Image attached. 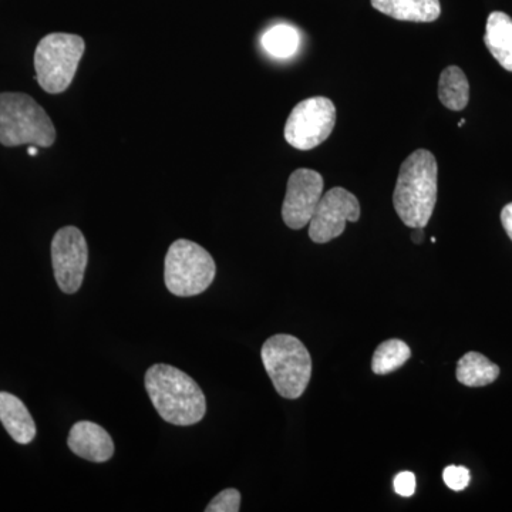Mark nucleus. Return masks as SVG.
<instances>
[{
	"label": "nucleus",
	"mask_w": 512,
	"mask_h": 512,
	"mask_svg": "<svg viewBox=\"0 0 512 512\" xmlns=\"http://www.w3.org/2000/svg\"><path fill=\"white\" fill-rule=\"evenodd\" d=\"M262 363L284 399H299L311 382L312 359L305 345L291 335L271 336L261 350Z\"/></svg>",
	"instance_id": "4"
},
{
	"label": "nucleus",
	"mask_w": 512,
	"mask_h": 512,
	"mask_svg": "<svg viewBox=\"0 0 512 512\" xmlns=\"http://www.w3.org/2000/svg\"><path fill=\"white\" fill-rule=\"evenodd\" d=\"M336 126V107L328 97L316 96L293 107L285 124L289 146L309 151L328 140Z\"/></svg>",
	"instance_id": "7"
},
{
	"label": "nucleus",
	"mask_w": 512,
	"mask_h": 512,
	"mask_svg": "<svg viewBox=\"0 0 512 512\" xmlns=\"http://www.w3.org/2000/svg\"><path fill=\"white\" fill-rule=\"evenodd\" d=\"M383 15L403 22L430 23L440 18V0H372Z\"/></svg>",
	"instance_id": "13"
},
{
	"label": "nucleus",
	"mask_w": 512,
	"mask_h": 512,
	"mask_svg": "<svg viewBox=\"0 0 512 512\" xmlns=\"http://www.w3.org/2000/svg\"><path fill=\"white\" fill-rule=\"evenodd\" d=\"M261 43L268 55L276 59H289L298 52L301 35L291 25H276L266 30Z\"/></svg>",
	"instance_id": "17"
},
{
	"label": "nucleus",
	"mask_w": 512,
	"mask_h": 512,
	"mask_svg": "<svg viewBox=\"0 0 512 512\" xmlns=\"http://www.w3.org/2000/svg\"><path fill=\"white\" fill-rule=\"evenodd\" d=\"M500 376V367L477 352H468L458 360L457 380L464 386L483 387Z\"/></svg>",
	"instance_id": "15"
},
{
	"label": "nucleus",
	"mask_w": 512,
	"mask_h": 512,
	"mask_svg": "<svg viewBox=\"0 0 512 512\" xmlns=\"http://www.w3.org/2000/svg\"><path fill=\"white\" fill-rule=\"evenodd\" d=\"M412 356L407 343L400 339H390L379 345L372 360V370L376 375H389L400 369Z\"/></svg>",
	"instance_id": "18"
},
{
	"label": "nucleus",
	"mask_w": 512,
	"mask_h": 512,
	"mask_svg": "<svg viewBox=\"0 0 512 512\" xmlns=\"http://www.w3.org/2000/svg\"><path fill=\"white\" fill-rule=\"evenodd\" d=\"M439 167L429 150L414 151L404 160L394 188V210L409 228H424L437 202Z\"/></svg>",
	"instance_id": "2"
},
{
	"label": "nucleus",
	"mask_w": 512,
	"mask_h": 512,
	"mask_svg": "<svg viewBox=\"0 0 512 512\" xmlns=\"http://www.w3.org/2000/svg\"><path fill=\"white\" fill-rule=\"evenodd\" d=\"M424 239L423 234V228H416V232L413 234V241L416 242V244H421Z\"/></svg>",
	"instance_id": "23"
},
{
	"label": "nucleus",
	"mask_w": 512,
	"mask_h": 512,
	"mask_svg": "<svg viewBox=\"0 0 512 512\" xmlns=\"http://www.w3.org/2000/svg\"><path fill=\"white\" fill-rule=\"evenodd\" d=\"M67 446L76 456L92 463H106L114 456L113 439L93 421L83 420L74 424L67 437Z\"/></svg>",
	"instance_id": "11"
},
{
	"label": "nucleus",
	"mask_w": 512,
	"mask_h": 512,
	"mask_svg": "<svg viewBox=\"0 0 512 512\" xmlns=\"http://www.w3.org/2000/svg\"><path fill=\"white\" fill-rule=\"evenodd\" d=\"M84 40L70 33H52L40 40L35 52L36 80L49 94L66 92L84 55Z\"/></svg>",
	"instance_id": "6"
},
{
	"label": "nucleus",
	"mask_w": 512,
	"mask_h": 512,
	"mask_svg": "<svg viewBox=\"0 0 512 512\" xmlns=\"http://www.w3.org/2000/svg\"><path fill=\"white\" fill-rule=\"evenodd\" d=\"M241 508V493L235 488H227L212 498L205 512H238Z\"/></svg>",
	"instance_id": "19"
},
{
	"label": "nucleus",
	"mask_w": 512,
	"mask_h": 512,
	"mask_svg": "<svg viewBox=\"0 0 512 512\" xmlns=\"http://www.w3.org/2000/svg\"><path fill=\"white\" fill-rule=\"evenodd\" d=\"M29 156L35 157L37 156V148L36 146H30L28 150Z\"/></svg>",
	"instance_id": "24"
},
{
	"label": "nucleus",
	"mask_w": 512,
	"mask_h": 512,
	"mask_svg": "<svg viewBox=\"0 0 512 512\" xmlns=\"http://www.w3.org/2000/svg\"><path fill=\"white\" fill-rule=\"evenodd\" d=\"M439 99L448 110L466 109L468 100H470V83L460 67L448 66L441 72Z\"/></svg>",
	"instance_id": "16"
},
{
	"label": "nucleus",
	"mask_w": 512,
	"mask_h": 512,
	"mask_svg": "<svg viewBox=\"0 0 512 512\" xmlns=\"http://www.w3.org/2000/svg\"><path fill=\"white\" fill-rule=\"evenodd\" d=\"M360 218L359 200L342 187H335L320 198L309 222V237L315 244H326L345 232L346 222Z\"/></svg>",
	"instance_id": "9"
},
{
	"label": "nucleus",
	"mask_w": 512,
	"mask_h": 512,
	"mask_svg": "<svg viewBox=\"0 0 512 512\" xmlns=\"http://www.w3.org/2000/svg\"><path fill=\"white\" fill-rule=\"evenodd\" d=\"M0 421L16 443L29 444L36 437L35 420L15 394L0 392Z\"/></svg>",
	"instance_id": "12"
},
{
	"label": "nucleus",
	"mask_w": 512,
	"mask_h": 512,
	"mask_svg": "<svg viewBox=\"0 0 512 512\" xmlns=\"http://www.w3.org/2000/svg\"><path fill=\"white\" fill-rule=\"evenodd\" d=\"M53 272L60 291L76 293L82 288L89 264V247L83 232L76 227H64L52 241Z\"/></svg>",
	"instance_id": "8"
},
{
	"label": "nucleus",
	"mask_w": 512,
	"mask_h": 512,
	"mask_svg": "<svg viewBox=\"0 0 512 512\" xmlns=\"http://www.w3.org/2000/svg\"><path fill=\"white\" fill-rule=\"evenodd\" d=\"M394 491L402 497H412L416 493V476L410 471H403L394 477Z\"/></svg>",
	"instance_id": "21"
},
{
	"label": "nucleus",
	"mask_w": 512,
	"mask_h": 512,
	"mask_svg": "<svg viewBox=\"0 0 512 512\" xmlns=\"http://www.w3.org/2000/svg\"><path fill=\"white\" fill-rule=\"evenodd\" d=\"M146 390L161 419L174 426L200 423L207 413V400L198 383L177 367L151 366L146 373Z\"/></svg>",
	"instance_id": "1"
},
{
	"label": "nucleus",
	"mask_w": 512,
	"mask_h": 512,
	"mask_svg": "<svg viewBox=\"0 0 512 512\" xmlns=\"http://www.w3.org/2000/svg\"><path fill=\"white\" fill-rule=\"evenodd\" d=\"M464 123H466V120H461L460 123H458V126H464Z\"/></svg>",
	"instance_id": "25"
},
{
	"label": "nucleus",
	"mask_w": 512,
	"mask_h": 512,
	"mask_svg": "<svg viewBox=\"0 0 512 512\" xmlns=\"http://www.w3.org/2000/svg\"><path fill=\"white\" fill-rule=\"evenodd\" d=\"M484 43L494 59L512 72V18L504 12H493L485 26Z\"/></svg>",
	"instance_id": "14"
},
{
	"label": "nucleus",
	"mask_w": 512,
	"mask_h": 512,
	"mask_svg": "<svg viewBox=\"0 0 512 512\" xmlns=\"http://www.w3.org/2000/svg\"><path fill=\"white\" fill-rule=\"evenodd\" d=\"M56 128L45 109L25 93H0V144L50 147Z\"/></svg>",
	"instance_id": "3"
},
{
	"label": "nucleus",
	"mask_w": 512,
	"mask_h": 512,
	"mask_svg": "<svg viewBox=\"0 0 512 512\" xmlns=\"http://www.w3.org/2000/svg\"><path fill=\"white\" fill-rule=\"evenodd\" d=\"M470 471L466 467L448 466L444 468L443 480L447 487L453 491L466 490L470 484Z\"/></svg>",
	"instance_id": "20"
},
{
	"label": "nucleus",
	"mask_w": 512,
	"mask_h": 512,
	"mask_svg": "<svg viewBox=\"0 0 512 512\" xmlns=\"http://www.w3.org/2000/svg\"><path fill=\"white\" fill-rule=\"evenodd\" d=\"M501 224H503L505 232L512 241V202L505 205L503 211H501Z\"/></svg>",
	"instance_id": "22"
},
{
	"label": "nucleus",
	"mask_w": 512,
	"mask_h": 512,
	"mask_svg": "<svg viewBox=\"0 0 512 512\" xmlns=\"http://www.w3.org/2000/svg\"><path fill=\"white\" fill-rule=\"evenodd\" d=\"M323 194V178L316 171L299 168L288 180L282 218L291 229H302L311 222Z\"/></svg>",
	"instance_id": "10"
},
{
	"label": "nucleus",
	"mask_w": 512,
	"mask_h": 512,
	"mask_svg": "<svg viewBox=\"0 0 512 512\" xmlns=\"http://www.w3.org/2000/svg\"><path fill=\"white\" fill-rule=\"evenodd\" d=\"M217 275V265L207 249L188 239H178L164 262V282L168 291L190 298L207 291Z\"/></svg>",
	"instance_id": "5"
}]
</instances>
